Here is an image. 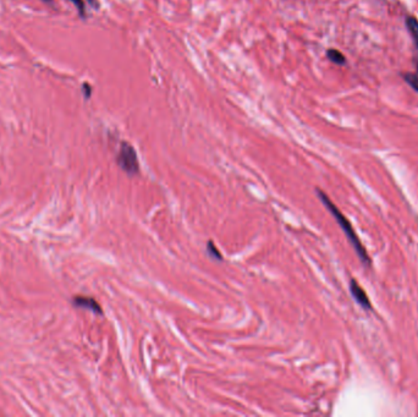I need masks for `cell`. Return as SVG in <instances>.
<instances>
[{
	"mask_svg": "<svg viewBox=\"0 0 418 417\" xmlns=\"http://www.w3.org/2000/svg\"><path fill=\"white\" fill-rule=\"evenodd\" d=\"M317 195H318L319 200H321L323 205L327 207V209L329 212H330V214L334 216L335 221H337L338 224L340 225V228L344 230L345 235H346V237H347V240L350 241L351 246L353 247L354 252L357 253V256H359L361 262H362L363 264H366V266H368V264L370 263V259H369L368 253H367L365 246H363L362 243L360 241V239H359V236H357L356 231L353 230L352 225H351V223L348 222V219L343 214V213L339 211L338 207L331 202V200L329 198V197L325 195L323 191L317 189Z\"/></svg>",
	"mask_w": 418,
	"mask_h": 417,
	"instance_id": "6da1fadb",
	"label": "cell"
},
{
	"mask_svg": "<svg viewBox=\"0 0 418 417\" xmlns=\"http://www.w3.org/2000/svg\"><path fill=\"white\" fill-rule=\"evenodd\" d=\"M119 167L129 175H137L139 173V163L138 157L136 153L135 148L128 142H122L120 145V149L118 153Z\"/></svg>",
	"mask_w": 418,
	"mask_h": 417,
	"instance_id": "7a4b0ae2",
	"label": "cell"
},
{
	"mask_svg": "<svg viewBox=\"0 0 418 417\" xmlns=\"http://www.w3.org/2000/svg\"><path fill=\"white\" fill-rule=\"evenodd\" d=\"M350 291L352 297L356 300V302L361 307H363L367 311L372 310V305H370V301L368 296L366 294V291L363 290L362 286H361L354 279H351L350 282Z\"/></svg>",
	"mask_w": 418,
	"mask_h": 417,
	"instance_id": "3957f363",
	"label": "cell"
},
{
	"mask_svg": "<svg viewBox=\"0 0 418 417\" xmlns=\"http://www.w3.org/2000/svg\"><path fill=\"white\" fill-rule=\"evenodd\" d=\"M74 304L76 305V306L87 308V310L94 312V313H97V314L103 313L102 307H100L99 304H98V302L92 297H86V296H77V297L74 299Z\"/></svg>",
	"mask_w": 418,
	"mask_h": 417,
	"instance_id": "277c9868",
	"label": "cell"
},
{
	"mask_svg": "<svg viewBox=\"0 0 418 417\" xmlns=\"http://www.w3.org/2000/svg\"><path fill=\"white\" fill-rule=\"evenodd\" d=\"M406 26L410 31L411 36L413 37L414 43L418 48V21L414 17H407L406 18Z\"/></svg>",
	"mask_w": 418,
	"mask_h": 417,
	"instance_id": "5b68a950",
	"label": "cell"
},
{
	"mask_svg": "<svg viewBox=\"0 0 418 417\" xmlns=\"http://www.w3.org/2000/svg\"><path fill=\"white\" fill-rule=\"evenodd\" d=\"M327 55L329 60L338 64V65H343V64H345V56L337 49H329L327 52Z\"/></svg>",
	"mask_w": 418,
	"mask_h": 417,
	"instance_id": "8992f818",
	"label": "cell"
},
{
	"mask_svg": "<svg viewBox=\"0 0 418 417\" xmlns=\"http://www.w3.org/2000/svg\"><path fill=\"white\" fill-rule=\"evenodd\" d=\"M207 251H208V254L211 257H213L215 260H219L221 261L223 260V256H221V253L219 252V250H218L217 247H215L214 243L212 240H209L207 243Z\"/></svg>",
	"mask_w": 418,
	"mask_h": 417,
	"instance_id": "52a82bcc",
	"label": "cell"
},
{
	"mask_svg": "<svg viewBox=\"0 0 418 417\" xmlns=\"http://www.w3.org/2000/svg\"><path fill=\"white\" fill-rule=\"evenodd\" d=\"M405 78H406V81L408 82V84L412 86L414 90L418 92V76L410 74V75L405 76Z\"/></svg>",
	"mask_w": 418,
	"mask_h": 417,
	"instance_id": "ba28073f",
	"label": "cell"
},
{
	"mask_svg": "<svg viewBox=\"0 0 418 417\" xmlns=\"http://www.w3.org/2000/svg\"><path fill=\"white\" fill-rule=\"evenodd\" d=\"M70 2L74 4L76 8H77L78 12H80L81 16H85V4H83V0H70Z\"/></svg>",
	"mask_w": 418,
	"mask_h": 417,
	"instance_id": "9c48e42d",
	"label": "cell"
},
{
	"mask_svg": "<svg viewBox=\"0 0 418 417\" xmlns=\"http://www.w3.org/2000/svg\"><path fill=\"white\" fill-rule=\"evenodd\" d=\"M83 87L86 88V91H85V92H86V97L88 98V97H90V93H91V88H90V86H88V85H83Z\"/></svg>",
	"mask_w": 418,
	"mask_h": 417,
	"instance_id": "30bf717a",
	"label": "cell"
},
{
	"mask_svg": "<svg viewBox=\"0 0 418 417\" xmlns=\"http://www.w3.org/2000/svg\"><path fill=\"white\" fill-rule=\"evenodd\" d=\"M43 2H47V3H50V2H52V0H43Z\"/></svg>",
	"mask_w": 418,
	"mask_h": 417,
	"instance_id": "8fae6325",
	"label": "cell"
},
{
	"mask_svg": "<svg viewBox=\"0 0 418 417\" xmlns=\"http://www.w3.org/2000/svg\"><path fill=\"white\" fill-rule=\"evenodd\" d=\"M417 76H418V63H417Z\"/></svg>",
	"mask_w": 418,
	"mask_h": 417,
	"instance_id": "7c38bea8",
	"label": "cell"
}]
</instances>
